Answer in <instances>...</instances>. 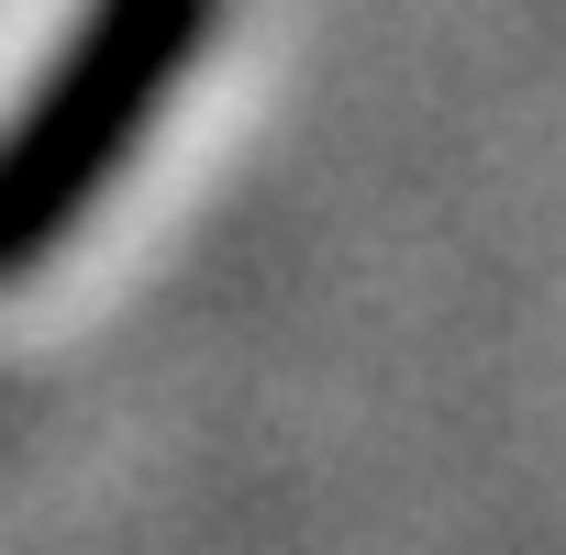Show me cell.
I'll return each instance as SVG.
<instances>
[{
  "label": "cell",
  "instance_id": "6da1fadb",
  "mask_svg": "<svg viewBox=\"0 0 566 555\" xmlns=\"http://www.w3.org/2000/svg\"><path fill=\"white\" fill-rule=\"evenodd\" d=\"M222 34V0H78L67 45L0 123V278L45 266L134 167L156 112Z\"/></svg>",
  "mask_w": 566,
  "mask_h": 555
}]
</instances>
